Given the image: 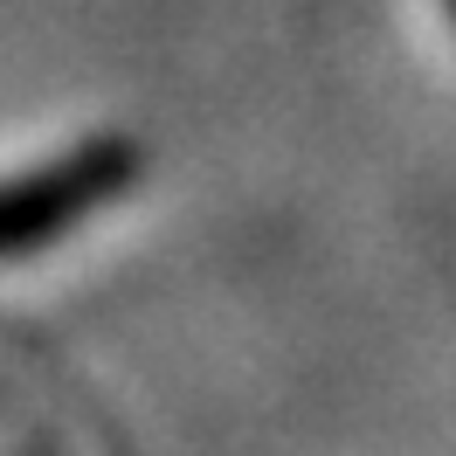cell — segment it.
Listing matches in <instances>:
<instances>
[{
    "label": "cell",
    "mask_w": 456,
    "mask_h": 456,
    "mask_svg": "<svg viewBox=\"0 0 456 456\" xmlns=\"http://www.w3.org/2000/svg\"><path fill=\"white\" fill-rule=\"evenodd\" d=\"M145 173L139 139H84V145H62L49 159H35L28 173H7L0 180V263H21L56 249L69 228L97 222L111 200H125Z\"/></svg>",
    "instance_id": "obj_1"
},
{
    "label": "cell",
    "mask_w": 456,
    "mask_h": 456,
    "mask_svg": "<svg viewBox=\"0 0 456 456\" xmlns=\"http://www.w3.org/2000/svg\"><path fill=\"white\" fill-rule=\"evenodd\" d=\"M0 456H28V450H21V443H0Z\"/></svg>",
    "instance_id": "obj_2"
},
{
    "label": "cell",
    "mask_w": 456,
    "mask_h": 456,
    "mask_svg": "<svg viewBox=\"0 0 456 456\" xmlns=\"http://www.w3.org/2000/svg\"><path fill=\"white\" fill-rule=\"evenodd\" d=\"M443 14H450V28H456V0H443Z\"/></svg>",
    "instance_id": "obj_3"
}]
</instances>
